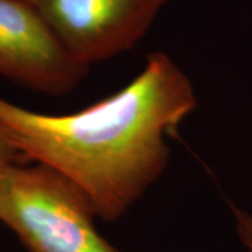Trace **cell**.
Masks as SVG:
<instances>
[{
	"label": "cell",
	"mask_w": 252,
	"mask_h": 252,
	"mask_svg": "<svg viewBox=\"0 0 252 252\" xmlns=\"http://www.w3.org/2000/svg\"><path fill=\"white\" fill-rule=\"evenodd\" d=\"M198 107L187 73L164 52L107 98L72 114H44L0 97V125L21 157L61 174L98 219L124 217L167 171L168 137Z\"/></svg>",
	"instance_id": "obj_1"
},
{
	"label": "cell",
	"mask_w": 252,
	"mask_h": 252,
	"mask_svg": "<svg viewBox=\"0 0 252 252\" xmlns=\"http://www.w3.org/2000/svg\"><path fill=\"white\" fill-rule=\"evenodd\" d=\"M97 215L61 174L14 164L0 184V223L27 252H122L95 227Z\"/></svg>",
	"instance_id": "obj_2"
},
{
	"label": "cell",
	"mask_w": 252,
	"mask_h": 252,
	"mask_svg": "<svg viewBox=\"0 0 252 252\" xmlns=\"http://www.w3.org/2000/svg\"><path fill=\"white\" fill-rule=\"evenodd\" d=\"M76 61L89 66L133 49L170 0H27Z\"/></svg>",
	"instance_id": "obj_3"
},
{
	"label": "cell",
	"mask_w": 252,
	"mask_h": 252,
	"mask_svg": "<svg viewBox=\"0 0 252 252\" xmlns=\"http://www.w3.org/2000/svg\"><path fill=\"white\" fill-rule=\"evenodd\" d=\"M90 67L76 61L27 0H0V76L30 91L61 97Z\"/></svg>",
	"instance_id": "obj_4"
},
{
	"label": "cell",
	"mask_w": 252,
	"mask_h": 252,
	"mask_svg": "<svg viewBox=\"0 0 252 252\" xmlns=\"http://www.w3.org/2000/svg\"><path fill=\"white\" fill-rule=\"evenodd\" d=\"M18 158H21V154L11 142L7 130L0 125V184L10 168L17 164Z\"/></svg>",
	"instance_id": "obj_5"
},
{
	"label": "cell",
	"mask_w": 252,
	"mask_h": 252,
	"mask_svg": "<svg viewBox=\"0 0 252 252\" xmlns=\"http://www.w3.org/2000/svg\"><path fill=\"white\" fill-rule=\"evenodd\" d=\"M234 216V228L240 243L247 252H252V215L241 207L231 205Z\"/></svg>",
	"instance_id": "obj_6"
}]
</instances>
